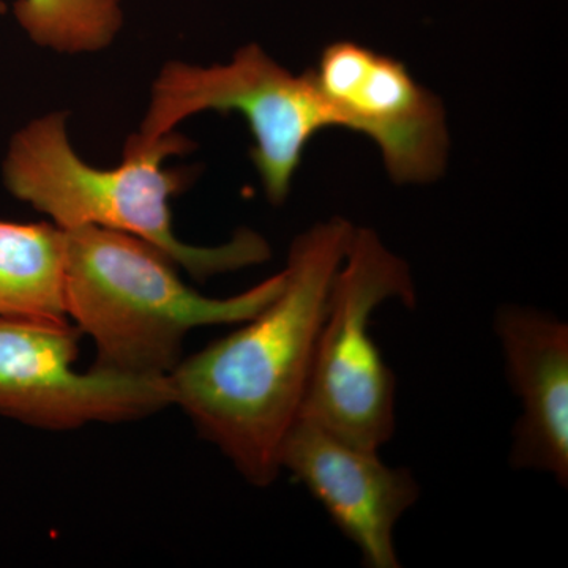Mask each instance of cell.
<instances>
[{"label": "cell", "instance_id": "cell-9", "mask_svg": "<svg viewBox=\"0 0 568 568\" xmlns=\"http://www.w3.org/2000/svg\"><path fill=\"white\" fill-rule=\"evenodd\" d=\"M508 386L521 414L510 466L538 470L568 487V324L552 313L504 305L493 320Z\"/></svg>", "mask_w": 568, "mask_h": 568}, {"label": "cell", "instance_id": "cell-7", "mask_svg": "<svg viewBox=\"0 0 568 568\" xmlns=\"http://www.w3.org/2000/svg\"><path fill=\"white\" fill-rule=\"evenodd\" d=\"M342 129L365 134L392 181L428 183L446 170V111L406 67L354 41H335L312 70Z\"/></svg>", "mask_w": 568, "mask_h": 568}, {"label": "cell", "instance_id": "cell-3", "mask_svg": "<svg viewBox=\"0 0 568 568\" xmlns=\"http://www.w3.org/2000/svg\"><path fill=\"white\" fill-rule=\"evenodd\" d=\"M63 312L95 346V368L170 376L194 328L242 324L274 301L284 271L231 297H207L182 282L178 265L132 234L62 230Z\"/></svg>", "mask_w": 568, "mask_h": 568}, {"label": "cell", "instance_id": "cell-10", "mask_svg": "<svg viewBox=\"0 0 568 568\" xmlns=\"http://www.w3.org/2000/svg\"><path fill=\"white\" fill-rule=\"evenodd\" d=\"M63 246L55 224L0 220V316L67 320Z\"/></svg>", "mask_w": 568, "mask_h": 568}, {"label": "cell", "instance_id": "cell-6", "mask_svg": "<svg viewBox=\"0 0 568 568\" xmlns=\"http://www.w3.org/2000/svg\"><path fill=\"white\" fill-rule=\"evenodd\" d=\"M69 320L0 316V416L50 432L126 424L174 406L170 376L80 372Z\"/></svg>", "mask_w": 568, "mask_h": 568}, {"label": "cell", "instance_id": "cell-2", "mask_svg": "<svg viewBox=\"0 0 568 568\" xmlns=\"http://www.w3.org/2000/svg\"><path fill=\"white\" fill-rule=\"evenodd\" d=\"M192 149L193 142L178 132L149 142L134 133L119 166H92L74 151L67 115L50 112L11 136L3 185L61 230L97 226L132 234L200 282L271 260V245L256 231H237L215 246L190 245L175 235L171 200L190 185L193 173L168 170L164 160Z\"/></svg>", "mask_w": 568, "mask_h": 568}, {"label": "cell", "instance_id": "cell-8", "mask_svg": "<svg viewBox=\"0 0 568 568\" xmlns=\"http://www.w3.org/2000/svg\"><path fill=\"white\" fill-rule=\"evenodd\" d=\"M280 469L304 485L368 568H399L395 528L420 497L407 467H392L379 452L355 447L298 417L284 439Z\"/></svg>", "mask_w": 568, "mask_h": 568}, {"label": "cell", "instance_id": "cell-11", "mask_svg": "<svg viewBox=\"0 0 568 568\" xmlns=\"http://www.w3.org/2000/svg\"><path fill=\"white\" fill-rule=\"evenodd\" d=\"M13 14L33 43L61 54L102 51L123 24L119 0H17Z\"/></svg>", "mask_w": 568, "mask_h": 568}, {"label": "cell", "instance_id": "cell-4", "mask_svg": "<svg viewBox=\"0 0 568 568\" xmlns=\"http://www.w3.org/2000/svg\"><path fill=\"white\" fill-rule=\"evenodd\" d=\"M388 301L416 306L409 265L375 231L355 227L332 286L301 417L375 452L396 426L395 375L372 335L373 313Z\"/></svg>", "mask_w": 568, "mask_h": 568}, {"label": "cell", "instance_id": "cell-1", "mask_svg": "<svg viewBox=\"0 0 568 568\" xmlns=\"http://www.w3.org/2000/svg\"><path fill=\"white\" fill-rule=\"evenodd\" d=\"M354 224L334 216L298 234L282 291L233 334L182 358L174 406L256 488L282 474L280 454L301 417L336 274Z\"/></svg>", "mask_w": 568, "mask_h": 568}, {"label": "cell", "instance_id": "cell-5", "mask_svg": "<svg viewBox=\"0 0 568 568\" xmlns=\"http://www.w3.org/2000/svg\"><path fill=\"white\" fill-rule=\"evenodd\" d=\"M204 111L237 112L248 123L252 160L274 205L286 201L308 142L324 129L339 126L312 70L297 77L256 43L219 65L166 63L153 81L136 136L159 140Z\"/></svg>", "mask_w": 568, "mask_h": 568}]
</instances>
